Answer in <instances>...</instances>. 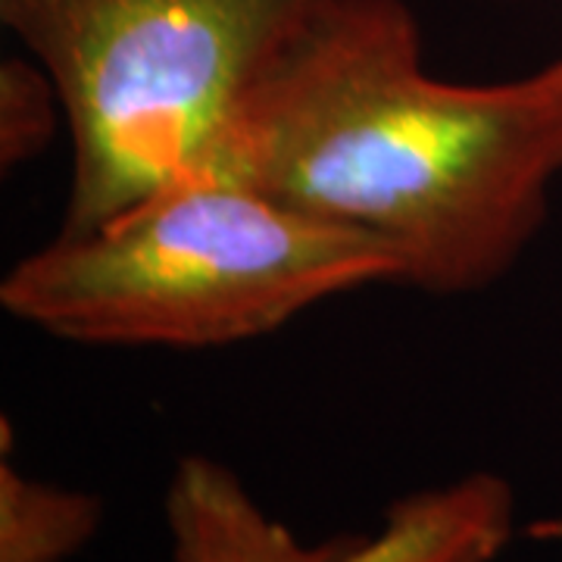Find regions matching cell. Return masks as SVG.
<instances>
[{
	"mask_svg": "<svg viewBox=\"0 0 562 562\" xmlns=\"http://www.w3.org/2000/svg\"><path fill=\"white\" fill-rule=\"evenodd\" d=\"M422 57L406 0H325L203 172L384 244L401 284L441 297L497 284L562 176V57L479 85Z\"/></svg>",
	"mask_w": 562,
	"mask_h": 562,
	"instance_id": "cell-1",
	"label": "cell"
},
{
	"mask_svg": "<svg viewBox=\"0 0 562 562\" xmlns=\"http://www.w3.org/2000/svg\"><path fill=\"white\" fill-rule=\"evenodd\" d=\"M401 279L384 244L232 176L198 172L25 254L0 281V303L60 341L206 350Z\"/></svg>",
	"mask_w": 562,
	"mask_h": 562,
	"instance_id": "cell-2",
	"label": "cell"
},
{
	"mask_svg": "<svg viewBox=\"0 0 562 562\" xmlns=\"http://www.w3.org/2000/svg\"><path fill=\"white\" fill-rule=\"evenodd\" d=\"M325 0H0L57 85L72 140L60 232H85L213 160L250 91Z\"/></svg>",
	"mask_w": 562,
	"mask_h": 562,
	"instance_id": "cell-3",
	"label": "cell"
},
{
	"mask_svg": "<svg viewBox=\"0 0 562 562\" xmlns=\"http://www.w3.org/2000/svg\"><path fill=\"white\" fill-rule=\"evenodd\" d=\"M172 562H338L350 535L303 543L210 457H184L162 501Z\"/></svg>",
	"mask_w": 562,
	"mask_h": 562,
	"instance_id": "cell-4",
	"label": "cell"
},
{
	"mask_svg": "<svg viewBox=\"0 0 562 562\" xmlns=\"http://www.w3.org/2000/svg\"><path fill=\"white\" fill-rule=\"evenodd\" d=\"M513 522V487L497 475H469L397 501L379 535H350L338 562H491Z\"/></svg>",
	"mask_w": 562,
	"mask_h": 562,
	"instance_id": "cell-5",
	"label": "cell"
},
{
	"mask_svg": "<svg viewBox=\"0 0 562 562\" xmlns=\"http://www.w3.org/2000/svg\"><path fill=\"white\" fill-rule=\"evenodd\" d=\"M101 516L94 494L29 479L0 460V562H72Z\"/></svg>",
	"mask_w": 562,
	"mask_h": 562,
	"instance_id": "cell-6",
	"label": "cell"
},
{
	"mask_svg": "<svg viewBox=\"0 0 562 562\" xmlns=\"http://www.w3.org/2000/svg\"><path fill=\"white\" fill-rule=\"evenodd\" d=\"M66 122L57 85L32 57L0 63V166L20 169L38 160Z\"/></svg>",
	"mask_w": 562,
	"mask_h": 562,
	"instance_id": "cell-7",
	"label": "cell"
},
{
	"mask_svg": "<svg viewBox=\"0 0 562 562\" xmlns=\"http://www.w3.org/2000/svg\"><path fill=\"white\" fill-rule=\"evenodd\" d=\"M560 57H562V54H560Z\"/></svg>",
	"mask_w": 562,
	"mask_h": 562,
	"instance_id": "cell-8",
	"label": "cell"
}]
</instances>
